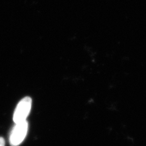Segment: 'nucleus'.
<instances>
[{
    "mask_svg": "<svg viewBox=\"0 0 146 146\" xmlns=\"http://www.w3.org/2000/svg\"><path fill=\"white\" fill-rule=\"evenodd\" d=\"M32 99L30 97H25L22 99L15 110L13 119L15 124L26 121L31 111Z\"/></svg>",
    "mask_w": 146,
    "mask_h": 146,
    "instance_id": "obj_1",
    "label": "nucleus"
},
{
    "mask_svg": "<svg viewBox=\"0 0 146 146\" xmlns=\"http://www.w3.org/2000/svg\"><path fill=\"white\" fill-rule=\"evenodd\" d=\"M28 122L26 121L16 124L11 132L10 143L12 146H18L23 140L27 133Z\"/></svg>",
    "mask_w": 146,
    "mask_h": 146,
    "instance_id": "obj_2",
    "label": "nucleus"
},
{
    "mask_svg": "<svg viewBox=\"0 0 146 146\" xmlns=\"http://www.w3.org/2000/svg\"><path fill=\"white\" fill-rule=\"evenodd\" d=\"M0 146H5V141L2 137H0Z\"/></svg>",
    "mask_w": 146,
    "mask_h": 146,
    "instance_id": "obj_3",
    "label": "nucleus"
}]
</instances>
